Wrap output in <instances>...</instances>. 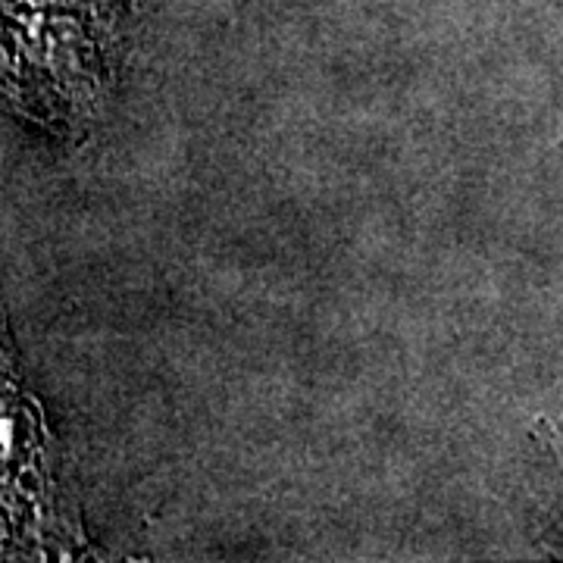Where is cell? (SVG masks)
<instances>
[{
    "label": "cell",
    "instance_id": "6da1fadb",
    "mask_svg": "<svg viewBox=\"0 0 563 563\" xmlns=\"http://www.w3.org/2000/svg\"><path fill=\"white\" fill-rule=\"evenodd\" d=\"M54 439L38 401L22 388L7 320L0 310V554H35L47 548L79 551V529L57 514Z\"/></svg>",
    "mask_w": 563,
    "mask_h": 563
},
{
    "label": "cell",
    "instance_id": "7a4b0ae2",
    "mask_svg": "<svg viewBox=\"0 0 563 563\" xmlns=\"http://www.w3.org/2000/svg\"><path fill=\"white\" fill-rule=\"evenodd\" d=\"M32 3H54V7H79L85 13H95V16H113L120 13L125 0H32Z\"/></svg>",
    "mask_w": 563,
    "mask_h": 563
}]
</instances>
